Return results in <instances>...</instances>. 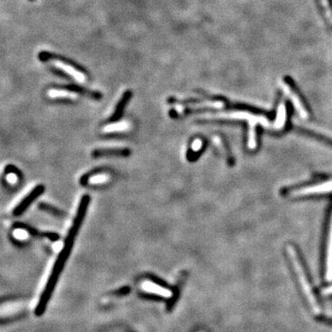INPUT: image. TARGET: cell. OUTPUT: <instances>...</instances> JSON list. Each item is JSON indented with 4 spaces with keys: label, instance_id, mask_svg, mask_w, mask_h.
I'll list each match as a JSON object with an SVG mask.
<instances>
[{
    "label": "cell",
    "instance_id": "obj_8",
    "mask_svg": "<svg viewBox=\"0 0 332 332\" xmlns=\"http://www.w3.org/2000/svg\"><path fill=\"white\" fill-rule=\"evenodd\" d=\"M131 153L128 149H98L93 152L94 158L100 157H127Z\"/></svg>",
    "mask_w": 332,
    "mask_h": 332
},
{
    "label": "cell",
    "instance_id": "obj_12",
    "mask_svg": "<svg viewBox=\"0 0 332 332\" xmlns=\"http://www.w3.org/2000/svg\"><path fill=\"white\" fill-rule=\"evenodd\" d=\"M14 227H16V229H22L24 231L33 235V236H36V237H46L49 238L50 240L52 241H55L58 239V235L56 233H54V232H39L36 229L34 228H32V227L27 226L25 224H21V223H18V224H15Z\"/></svg>",
    "mask_w": 332,
    "mask_h": 332
},
{
    "label": "cell",
    "instance_id": "obj_11",
    "mask_svg": "<svg viewBox=\"0 0 332 332\" xmlns=\"http://www.w3.org/2000/svg\"><path fill=\"white\" fill-rule=\"evenodd\" d=\"M326 281L332 282V220L326 248Z\"/></svg>",
    "mask_w": 332,
    "mask_h": 332
},
{
    "label": "cell",
    "instance_id": "obj_6",
    "mask_svg": "<svg viewBox=\"0 0 332 332\" xmlns=\"http://www.w3.org/2000/svg\"><path fill=\"white\" fill-rule=\"evenodd\" d=\"M141 290L145 293L155 294L160 296L162 298L169 299L173 297V292L167 288L161 286L156 282H150V281H144L140 285Z\"/></svg>",
    "mask_w": 332,
    "mask_h": 332
},
{
    "label": "cell",
    "instance_id": "obj_4",
    "mask_svg": "<svg viewBox=\"0 0 332 332\" xmlns=\"http://www.w3.org/2000/svg\"><path fill=\"white\" fill-rule=\"evenodd\" d=\"M50 60L53 63V66L61 71L66 73V75H68L72 78L76 79L77 82L83 83L86 81L85 74L82 71L78 70L75 66H72L71 64L58 58H51Z\"/></svg>",
    "mask_w": 332,
    "mask_h": 332
},
{
    "label": "cell",
    "instance_id": "obj_1",
    "mask_svg": "<svg viewBox=\"0 0 332 332\" xmlns=\"http://www.w3.org/2000/svg\"><path fill=\"white\" fill-rule=\"evenodd\" d=\"M287 253L289 257H290V259H291V262L293 264V267L296 271V273H297L299 282L302 286V289L304 291L306 298L309 302L310 306L312 307V310L315 312V314L319 313V306H318V304L315 300V295H314L311 285H310L309 282H308V279H307L306 273L304 271V267L302 266V263L300 261L298 254L296 252V249L294 248L293 245H289V246H287Z\"/></svg>",
    "mask_w": 332,
    "mask_h": 332
},
{
    "label": "cell",
    "instance_id": "obj_15",
    "mask_svg": "<svg viewBox=\"0 0 332 332\" xmlns=\"http://www.w3.org/2000/svg\"><path fill=\"white\" fill-rule=\"evenodd\" d=\"M129 97H130V94H128V93L125 94V95L123 96L121 101L119 102V104L116 106V111H115L114 115L110 117L111 121H116V120L122 116L123 111H124L125 107H126V105H127V102H128V100H129Z\"/></svg>",
    "mask_w": 332,
    "mask_h": 332
},
{
    "label": "cell",
    "instance_id": "obj_17",
    "mask_svg": "<svg viewBox=\"0 0 332 332\" xmlns=\"http://www.w3.org/2000/svg\"><path fill=\"white\" fill-rule=\"evenodd\" d=\"M212 141H213V143L215 144L217 149L220 150L221 154L223 155L224 157H226L227 159H229L230 158V155H228V150H227L225 145L223 144L222 139L219 136H214L212 138Z\"/></svg>",
    "mask_w": 332,
    "mask_h": 332
},
{
    "label": "cell",
    "instance_id": "obj_14",
    "mask_svg": "<svg viewBox=\"0 0 332 332\" xmlns=\"http://www.w3.org/2000/svg\"><path fill=\"white\" fill-rule=\"evenodd\" d=\"M110 179L109 175H107L106 173H97L92 175L89 177H84L82 179L83 184H89V185H101V184H105Z\"/></svg>",
    "mask_w": 332,
    "mask_h": 332
},
{
    "label": "cell",
    "instance_id": "obj_19",
    "mask_svg": "<svg viewBox=\"0 0 332 332\" xmlns=\"http://www.w3.org/2000/svg\"><path fill=\"white\" fill-rule=\"evenodd\" d=\"M322 293L324 295H331L332 294V286H329V287L326 288L322 291Z\"/></svg>",
    "mask_w": 332,
    "mask_h": 332
},
{
    "label": "cell",
    "instance_id": "obj_18",
    "mask_svg": "<svg viewBox=\"0 0 332 332\" xmlns=\"http://www.w3.org/2000/svg\"><path fill=\"white\" fill-rule=\"evenodd\" d=\"M203 148V141L200 138H196L194 139L193 142L190 146V150L188 151V154L191 153H199V151Z\"/></svg>",
    "mask_w": 332,
    "mask_h": 332
},
{
    "label": "cell",
    "instance_id": "obj_9",
    "mask_svg": "<svg viewBox=\"0 0 332 332\" xmlns=\"http://www.w3.org/2000/svg\"><path fill=\"white\" fill-rule=\"evenodd\" d=\"M286 118H287V109L284 103H280L277 109L276 118L274 120V123L272 124V128L273 130H282L283 127H285L286 124Z\"/></svg>",
    "mask_w": 332,
    "mask_h": 332
},
{
    "label": "cell",
    "instance_id": "obj_2",
    "mask_svg": "<svg viewBox=\"0 0 332 332\" xmlns=\"http://www.w3.org/2000/svg\"><path fill=\"white\" fill-rule=\"evenodd\" d=\"M280 86L282 88L283 94H285L288 98L290 99V101L292 102V104L294 106L296 112L298 113L299 116H301L302 118H304V119L307 118L309 116L307 109H306L300 94L297 93V91L293 87L291 80L289 78H284V79L281 80Z\"/></svg>",
    "mask_w": 332,
    "mask_h": 332
},
{
    "label": "cell",
    "instance_id": "obj_3",
    "mask_svg": "<svg viewBox=\"0 0 332 332\" xmlns=\"http://www.w3.org/2000/svg\"><path fill=\"white\" fill-rule=\"evenodd\" d=\"M330 192H332V180H328L326 182L318 183L314 186L293 190L291 193V196L298 198V197L320 195V194L330 193Z\"/></svg>",
    "mask_w": 332,
    "mask_h": 332
},
{
    "label": "cell",
    "instance_id": "obj_16",
    "mask_svg": "<svg viewBox=\"0 0 332 332\" xmlns=\"http://www.w3.org/2000/svg\"><path fill=\"white\" fill-rule=\"evenodd\" d=\"M39 209L43 210V211H45V212H48V213L52 214V215L56 216V217H64L65 216V212L64 211L58 210V209H56L54 206H51V205L46 204V203H40L39 204Z\"/></svg>",
    "mask_w": 332,
    "mask_h": 332
},
{
    "label": "cell",
    "instance_id": "obj_5",
    "mask_svg": "<svg viewBox=\"0 0 332 332\" xmlns=\"http://www.w3.org/2000/svg\"><path fill=\"white\" fill-rule=\"evenodd\" d=\"M44 187L42 185L33 188L30 194H28L27 196L22 199L19 204L17 205L16 208L12 211V215H22V213L27 210L28 207L32 204L33 201L38 198L39 196H41L42 194L44 193Z\"/></svg>",
    "mask_w": 332,
    "mask_h": 332
},
{
    "label": "cell",
    "instance_id": "obj_10",
    "mask_svg": "<svg viewBox=\"0 0 332 332\" xmlns=\"http://www.w3.org/2000/svg\"><path fill=\"white\" fill-rule=\"evenodd\" d=\"M47 95L52 99L76 100L77 98L76 92H72L68 90H61V89H51L47 92Z\"/></svg>",
    "mask_w": 332,
    "mask_h": 332
},
{
    "label": "cell",
    "instance_id": "obj_13",
    "mask_svg": "<svg viewBox=\"0 0 332 332\" xmlns=\"http://www.w3.org/2000/svg\"><path fill=\"white\" fill-rule=\"evenodd\" d=\"M129 128V124L126 121L123 122H113L111 124L106 125L103 128V132L105 134H110V133L116 132H125L128 130Z\"/></svg>",
    "mask_w": 332,
    "mask_h": 332
},
{
    "label": "cell",
    "instance_id": "obj_7",
    "mask_svg": "<svg viewBox=\"0 0 332 332\" xmlns=\"http://www.w3.org/2000/svg\"><path fill=\"white\" fill-rule=\"evenodd\" d=\"M321 16L332 32V0H315Z\"/></svg>",
    "mask_w": 332,
    "mask_h": 332
}]
</instances>
